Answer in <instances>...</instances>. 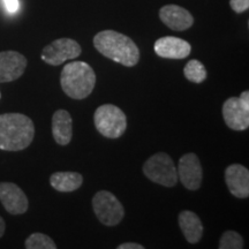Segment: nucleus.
I'll return each mask as SVG.
<instances>
[{
    "label": "nucleus",
    "instance_id": "nucleus-1",
    "mask_svg": "<svg viewBox=\"0 0 249 249\" xmlns=\"http://www.w3.org/2000/svg\"><path fill=\"white\" fill-rule=\"evenodd\" d=\"M93 46L111 60L134 67L140 61V50L132 38L116 30H103L93 37Z\"/></svg>",
    "mask_w": 249,
    "mask_h": 249
},
{
    "label": "nucleus",
    "instance_id": "nucleus-2",
    "mask_svg": "<svg viewBox=\"0 0 249 249\" xmlns=\"http://www.w3.org/2000/svg\"><path fill=\"white\" fill-rule=\"evenodd\" d=\"M35 136V126L22 113L0 114V149L20 151L28 148Z\"/></svg>",
    "mask_w": 249,
    "mask_h": 249
},
{
    "label": "nucleus",
    "instance_id": "nucleus-3",
    "mask_svg": "<svg viewBox=\"0 0 249 249\" xmlns=\"http://www.w3.org/2000/svg\"><path fill=\"white\" fill-rule=\"evenodd\" d=\"M60 85L70 98L85 99L91 95L96 86L95 71L85 61H71L62 68Z\"/></svg>",
    "mask_w": 249,
    "mask_h": 249
},
{
    "label": "nucleus",
    "instance_id": "nucleus-4",
    "mask_svg": "<svg viewBox=\"0 0 249 249\" xmlns=\"http://www.w3.org/2000/svg\"><path fill=\"white\" fill-rule=\"evenodd\" d=\"M96 129L107 139H118L126 132L127 118L120 107L104 104L97 107L93 114Z\"/></svg>",
    "mask_w": 249,
    "mask_h": 249
},
{
    "label": "nucleus",
    "instance_id": "nucleus-5",
    "mask_svg": "<svg viewBox=\"0 0 249 249\" xmlns=\"http://www.w3.org/2000/svg\"><path fill=\"white\" fill-rule=\"evenodd\" d=\"M142 170L149 180L164 187H174L179 180L174 161L166 152H157L149 157Z\"/></svg>",
    "mask_w": 249,
    "mask_h": 249
},
{
    "label": "nucleus",
    "instance_id": "nucleus-6",
    "mask_svg": "<svg viewBox=\"0 0 249 249\" xmlns=\"http://www.w3.org/2000/svg\"><path fill=\"white\" fill-rule=\"evenodd\" d=\"M92 209L103 225L117 226L124 216L121 202L108 191H99L92 198Z\"/></svg>",
    "mask_w": 249,
    "mask_h": 249
},
{
    "label": "nucleus",
    "instance_id": "nucleus-7",
    "mask_svg": "<svg viewBox=\"0 0 249 249\" xmlns=\"http://www.w3.org/2000/svg\"><path fill=\"white\" fill-rule=\"evenodd\" d=\"M82 53V49L76 40L71 38H59L43 49L40 58L51 66H59L66 60H73Z\"/></svg>",
    "mask_w": 249,
    "mask_h": 249
},
{
    "label": "nucleus",
    "instance_id": "nucleus-8",
    "mask_svg": "<svg viewBox=\"0 0 249 249\" xmlns=\"http://www.w3.org/2000/svg\"><path fill=\"white\" fill-rule=\"evenodd\" d=\"M223 118L229 128L236 132L248 129L249 104L240 97H230L223 104Z\"/></svg>",
    "mask_w": 249,
    "mask_h": 249
},
{
    "label": "nucleus",
    "instance_id": "nucleus-9",
    "mask_svg": "<svg viewBox=\"0 0 249 249\" xmlns=\"http://www.w3.org/2000/svg\"><path fill=\"white\" fill-rule=\"evenodd\" d=\"M178 179L189 191H197L203 180V170L198 157L193 152L185 154L178 165Z\"/></svg>",
    "mask_w": 249,
    "mask_h": 249
},
{
    "label": "nucleus",
    "instance_id": "nucleus-10",
    "mask_svg": "<svg viewBox=\"0 0 249 249\" xmlns=\"http://www.w3.org/2000/svg\"><path fill=\"white\" fill-rule=\"evenodd\" d=\"M0 202L5 210L13 216L27 213L29 208L27 195L13 182H0Z\"/></svg>",
    "mask_w": 249,
    "mask_h": 249
},
{
    "label": "nucleus",
    "instance_id": "nucleus-11",
    "mask_svg": "<svg viewBox=\"0 0 249 249\" xmlns=\"http://www.w3.org/2000/svg\"><path fill=\"white\" fill-rule=\"evenodd\" d=\"M27 58L17 51L0 52V83L20 79L27 68Z\"/></svg>",
    "mask_w": 249,
    "mask_h": 249
},
{
    "label": "nucleus",
    "instance_id": "nucleus-12",
    "mask_svg": "<svg viewBox=\"0 0 249 249\" xmlns=\"http://www.w3.org/2000/svg\"><path fill=\"white\" fill-rule=\"evenodd\" d=\"M156 54L165 59H185L191 54L192 46L182 38L165 36L158 38L154 45Z\"/></svg>",
    "mask_w": 249,
    "mask_h": 249
},
{
    "label": "nucleus",
    "instance_id": "nucleus-13",
    "mask_svg": "<svg viewBox=\"0 0 249 249\" xmlns=\"http://www.w3.org/2000/svg\"><path fill=\"white\" fill-rule=\"evenodd\" d=\"M225 182L230 193L236 198L249 196V171L244 165H230L225 170Z\"/></svg>",
    "mask_w": 249,
    "mask_h": 249
},
{
    "label": "nucleus",
    "instance_id": "nucleus-14",
    "mask_svg": "<svg viewBox=\"0 0 249 249\" xmlns=\"http://www.w3.org/2000/svg\"><path fill=\"white\" fill-rule=\"evenodd\" d=\"M160 18L165 26L176 31L189 29L194 24V18L186 8L178 5H166L160 9Z\"/></svg>",
    "mask_w": 249,
    "mask_h": 249
},
{
    "label": "nucleus",
    "instance_id": "nucleus-15",
    "mask_svg": "<svg viewBox=\"0 0 249 249\" xmlns=\"http://www.w3.org/2000/svg\"><path fill=\"white\" fill-rule=\"evenodd\" d=\"M52 135L59 145H67L73 136V120L70 112L57 110L52 116Z\"/></svg>",
    "mask_w": 249,
    "mask_h": 249
},
{
    "label": "nucleus",
    "instance_id": "nucleus-16",
    "mask_svg": "<svg viewBox=\"0 0 249 249\" xmlns=\"http://www.w3.org/2000/svg\"><path fill=\"white\" fill-rule=\"evenodd\" d=\"M178 223L187 242L194 245L201 240L203 235V224L195 213L189 210L181 211L179 213Z\"/></svg>",
    "mask_w": 249,
    "mask_h": 249
},
{
    "label": "nucleus",
    "instance_id": "nucleus-17",
    "mask_svg": "<svg viewBox=\"0 0 249 249\" xmlns=\"http://www.w3.org/2000/svg\"><path fill=\"white\" fill-rule=\"evenodd\" d=\"M83 183V177L77 172H54L50 177V185L57 192L71 193L79 189Z\"/></svg>",
    "mask_w": 249,
    "mask_h": 249
},
{
    "label": "nucleus",
    "instance_id": "nucleus-18",
    "mask_svg": "<svg viewBox=\"0 0 249 249\" xmlns=\"http://www.w3.org/2000/svg\"><path fill=\"white\" fill-rule=\"evenodd\" d=\"M183 74L188 81L193 83H202L207 79L208 73L204 65L197 59H192L186 64L183 68Z\"/></svg>",
    "mask_w": 249,
    "mask_h": 249
},
{
    "label": "nucleus",
    "instance_id": "nucleus-19",
    "mask_svg": "<svg viewBox=\"0 0 249 249\" xmlns=\"http://www.w3.org/2000/svg\"><path fill=\"white\" fill-rule=\"evenodd\" d=\"M24 247L27 249H55L57 245L44 233H33L27 238Z\"/></svg>",
    "mask_w": 249,
    "mask_h": 249
},
{
    "label": "nucleus",
    "instance_id": "nucleus-20",
    "mask_svg": "<svg viewBox=\"0 0 249 249\" xmlns=\"http://www.w3.org/2000/svg\"><path fill=\"white\" fill-rule=\"evenodd\" d=\"M244 247V239L235 231L224 232L218 246L219 249H242Z\"/></svg>",
    "mask_w": 249,
    "mask_h": 249
},
{
    "label": "nucleus",
    "instance_id": "nucleus-21",
    "mask_svg": "<svg viewBox=\"0 0 249 249\" xmlns=\"http://www.w3.org/2000/svg\"><path fill=\"white\" fill-rule=\"evenodd\" d=\"M230 6L235 13H244L249 8V0H230Z\"/></svg>",
    "mask_w": 249,
    "mask_h": 249
},
{
    "label": "nucleus",
    "instance_id": "nucleus-22",
    "mask_svg": "<svg viewBox=\"0 0 249 249\" xmlns=\"http://www.w3.org/2000/svg\"><path fill=\"white\" fill-rule=\"evenodd\" d=\"M4 4L9 13H15V12H18V7H20L18 0H4Z\"/></svg>",
    "mask_w": 249,
    "mask_h": 249
},
{
    "label": "nucleus",
    "instance_id": "nucleus-23",
    "mask_svg": "<svg viewBox=\"0 0 249 249\" xmlns=\"http://www.w3.org/2000/svg\"><path fill=\"white\" fill-rule=\"evenodd\" d=\"M118 249H144V246L136 244V242H124L117 247Z\"/></svg>",
    "mask_w": 249,
    "mask_h": 249
},
{
    "label": "nucleus",
    "instance_id": "nucleus-24",
    "mask_svg": "<svg viewBox=\"0 0 249 249\" xmlns=\"http://www.w3.org/2000/svg\"><path fill=\"white\" fill-rule=\"evenodd\" d=\"M5 231H6V224H5V220L2 219V217H1V216H0V238H1V236L5 234Z\"/></svg>",
    "mask_w": 249,
    "mask_h": 249
},
{
    "label": "nucleus",
    "instance_id": "nucleus-25",
    "mask_svg": "<svg viewBox=\"0 0 249 249\" xmlns=\"http://www.w3.org/2000/svg\"><path fill=\"white\" fill-rule=\"evenodd\" d=\"M0 98H1V92H0Z\"/></svg>",
    "mask_w": 249,
    "mask_h": 249
}]
</instances>
